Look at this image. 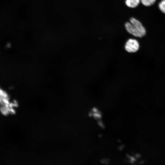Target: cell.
<instances>
[{
  "label": "cell",
  "instance_id": "cell-1",
  "mask_svg": "<svg viewBox=\"0 0 165 165\" xmlns=\"http://www.w3.org/2000/svg\"><path fill=\"white\" fill-rule=\"evenodd\" d=\"M140 45L138 41L134 38H130L126 41L124 45L125 50L129 53H134L139 50Z\"/></svg>",
  "mask_w": 165,
  "mask_h": 165
},
{
  "label": "cell",
  "instance_id": "cell-2",
  "mask_svg": "<svg viewBox=\"0 0 165 165\" xmlns=\"http://www.w3.org/2000/svg\"><path fill=\"white\" fill-rule=\"evenodd\" d=\"M130 22L134 26L143 36L145 35L146 33V29L140 21L134 17L130 18Z\"/></svg>",
  "mask_w": 165,
  "mask_h": 165
},
{
  "label": "cell",
  "instance_id": "cell-3",
  "mask_svg": "<svg viewBox=\"0 0 165 165\" xmlns=\"http://www.w3.org/2000/svg\"><path fill=\"white\" fill-rule=\"evenodd\" d=\"M125 26L127 31L134 36L138 38L143 37L141 34L131 23L126 22L125 24Z\"/></svg>",
  "mask_w": 165,
  "mask_h": 165
},
{
  "label": "cell",
  "instance_id": "cell-4",
  "mask_svg": "<svg viewBox=\"0 0 165 165\" xmlns=\"http://www.w3.org/2000/svg\"><path fill=\"white\" fill-rule=\"evenodd\" d=\"M125 4L127 6L130 8L137 7L141 2L140 0H126Z\"/></svg>",
  "mask_w": 165,
  "mask_h": 165
},
{
  "label": "cell",
  "instance_id": "cell-5",
  "mask_svg": "<svg viewBox=\"0 0 165 165\" xmlns=\"http://www.w3.org/2000/svg\"><path fill=\"white\" fill-rule=\"evenodd\" d=\"M141 4L146 7L150 6L154 4L156 0H140Z\"/></svg>",
  "mask_w": 165,
  "mask_h": 165
},
{
  "label": "cell",
  "instance_id": "cell-6",
  "mask_svg": "<svg viewBox=\"0 0 165 165\" xmlns=\"http://www.w3.org/2000/svg\"><path fill=\"white\" fill-rule=\"evenodd\" d=\"M158 7L159 10L165 14V0H162L159 3Z\"/></svg>",
  "mask_w": 165,
  "mask_h": 165
}]
</instances>
